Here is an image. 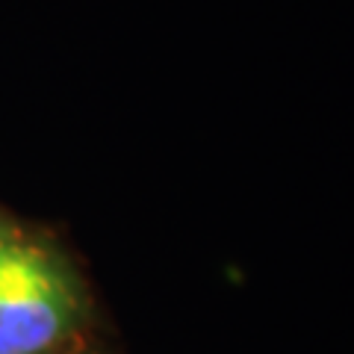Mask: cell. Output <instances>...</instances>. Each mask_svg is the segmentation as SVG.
Returning <instances> with one entry per match:
<instances>
[{
	"label": "cell",
	"mask_w": 354,
	"mask_h": 354,
	"mask_svg": "<svg viewBox=\"0 0 354 354\" xmlns=\"http://www.w3.org/2000/svg\"><path fill=\"white\" fill-rule=\"evenodd\" d=\"M71 316V286L50 254L0 236V354L48 351Z\"/></svg>",
	"instance_id": "obj_1"
}]
</instances>
